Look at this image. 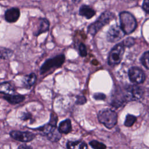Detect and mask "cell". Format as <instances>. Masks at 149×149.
I'll return each instance as SVG.
<instances>
[{
  "label": "cell",
  "instance_id": "7402d4cb",
  "mask_svg": "<svg viewBox=\"0 0 149 149\" xmlns=\"http://www.w3.org/2000/svg\"><path fill=\"white\" fill-rule=\"evenodd\" d=\"M89 144L94 149H106L107 148V147L104 144L97 140L91 141Z\"/></svg>",
  "mask_w": 149,
  "mask_h": 149
},
{
  "label": "cell",
  "instance_id": "5b68a950",
  "mask_svg": "<svg viewBox=\"0 0 149 149\" xmlns=\"http://www.w3.org/2000/svg\"><path fill=\"white\" fill-rule=\"evenodd\" d=\"M125 52V47L122 42L115 45L111 50L108 58V63L111 66L118 65L121 62Z\"/></svg>",
  "mask_w": 149,
  "mask_h": 149
},
{
  "label": "cell",
  "instance_id": "d6986e66",
  "mask_svg": "<svg viewBox=\"0 0 149 149\" xmlns=\"http://www.w3.org/2000/svg\"><path fill=\"white\" fill-rule=\"evenodd\" d=\"M13 52L10 49L3 47H0V58L9 59L12 55Z\"/></svg>",
  "mask_w": 149,
  "mask_h": 149
},
{
  "label": "cell",
  "instance_id": "f1b7e54d",
  "mask_svg": "<svg viewBox=\"0 0 149 149\" xmlns=\"http://www.w3.org/2000/svg\"><path fill=\"white\" fill-rule=\"evenodd\" d=\"M17 149H33L30 146H29L27 145H26V144H22V145H20L18 148Z\"/></svg>",
  "mask_w": 149,
  "mask_h": 149
},
{
  "label": "cell",
  "instance_id": "4316f807",
  "mask_svg": "<svg viewBox=\"0 0 149 149\" xmlns=\"http://www.w3.org/2000/svg\"><path fill=\"white\" fill-rule=\"evenodd\" d=\"M87 100L86 98L84 96H81L79 95L77 97V100L76 101V104H79V105H82L84 104L86 102Z\"/></svg>",
  "mask_w": 149,
  "mask_h": 149
},
{
  "label": "cell",
  "instance_id": "7a4b0ae2",
  "mask_svg": "<svg viewBox=\"0 0 149 149\" xmlns=\"http://www.w3.org/2000/svg\"><path fill=\"white\" fill-rule=\"evenodd\" d=\"M114 14L111 12L109 10L104 12L101 14L96 21L92 23L88 26V33L93 36H95L102 27L108 24L114 18Z\"/></svg>",
  "mask_w": 149,
  "mask_h": 149
},
{
  "label": "cell",
  "instance_id": "6da1fadb",
  "mask_svg": "<svg viewBox=\"0 0 149 149\" xmlns=\"http://www.w3.org/2000/svg\"><path fill=\"white\" fill-rule=\"evenodd\" d=\"M120 28L125 34L133 33L137 26V22L134 16L129 12L123 11L119 14Z\"/></svg>",
  "mask_w": 149,
  "mask_h": 149
},
{
  "label": "cell",
  "instance_id": "4fadbf2b",
  "mask_svg": "<svg viewBox=\"0 0 149 149\" xmlns=\"http://www.w3.org/2000/svg\"><path fill=\"white\" fill-rule=\"evenodd\" d=\"M49 22L45 18H40L39 19V27L36 31L34 33L35 36H38L40 34L47 32L49 30Z\"/></svg>",
  "mask_w": 149,
  "mask_h": 149
},
{
  "label": "cell",
  "instance_id": "484cf974",
  "mask_svg": "<svg viewBox=\"0 0 149 149\" xmlns=\"http://www.w3.org/2000/svg\"><path fill=\"white\" fill-rule=\"evenodd\" d=\"M93 97L95 100H104L106 98V95L103 93H95L93 95Z\"/></svg>",
  "mask_w": 149,
  "mask_h": 149
},
{
  "label": "cell",
  "instance_id": "ac0fdd59",
  "mask_svg": "<svg viewBox=\"0 0 149 149\" xmlns=\"http://www.w3.org/2000/svg\"><path fill=\"white\" fill-rule=\"evenodd\" d=\"M37 80V76L35 73H32L24 76L23 79V84L26 87H30L34 85Z\"/></svg>",
  "mask_w": 149,
  "mask_h": 149
},
{
  "label": "cell",
  "instance_id": "5bb4252c",
  "mask_svg": "<svg viewBox=\"0 0 149 149\" xmlns=\"http://www.w3.org/2000/svg\"><path fill=\"white\" fill-rule=\"evenodd\" d=\"M68 149H87V144L81 140L69 141L66 143Z\"/></svg>",
  "mask_w": 149,
  "mask_h": 149
},
{
  "label": "cell",
  "instance_id": "e0dca14e",
  "mask_svg": "<svg viewBox=\"0 0 149 149\" xmlns=\"http://www.w3.org/2000/svg\"><path fill=\"white\" fill-rule=\"evenodd\" d=\"M3 98L6 101H8L9 103L12 104H19L23 101L25 99L24 96L22 95H13V94L5 95Z\"/></svg>",
  "mask_w": 149,
  "mask_h": 149
},
{
  "label": "cell",
  "instance_id": "9c48e42d",
  "mask_svg": "<svg viewBox=\"0 0 149 149\" xmlns=\"http://www.w3.org/2000/svg\"><path fill=\"white\" fill-rule=\"evenodd\" d=\"M125 33L117 24L112 25L108 29L107 33V39L109 42H115L124 37Z\"/></svg>",
  "mask_w": 149,
  "mask_h": 149
},
{
  "label": "cell",
  "instance_id": "2e32d148",
  "mask_svg": "<svg viewBox=\"0 0 149 149\" xmlns=\"http://www.w3.org/2000/svg\"><path fill=\"white\" fill-rule=\"evenodd\" d=\"M15 92L13 86L8 82H3L0 84V93L7 95H12Z\"/></svg>",
  "mask_w": 149,
  "mask_h": 149
},
{
  "label": "cell",
  "instance_id": "30bf717a",
  "mask_svg": "<svg viewBox=\"0 0 149 149\" xmlns=\"http://www.w3.org/2000/svg\"><path fill=\"white\" fill-rule=\"evenodd\" d=\"M10 136L15 140L21 142H29L33 140L35 134L30 132L13 130L10 132Z\"/></svg>",
  "mask_w": 149,
  "mask_h": 149
},
{
  "label": "cell",
  "instance_id": "cb8c5ba5",
  "mask_svg": "<svg viewBox=\"0 0 149 149\" xmlns=\"http://www.w3.org/2000/svg\"><path fill=\"white\" fill-rule=\"evenodd\" d=\"M79 54L81 57H85L87 55V49L86 45L83 43H80L79 46Z\"/></svg>",
  "mask_w": 149,
  "mask_h": 149
},
{
  "label": "cell",
  "instance_id": "44dd1931",
  "mask_svg": "<svg viewBox=\"0 0 149 149\" xmlns=\"http://www.w3.org/2000/svg\"><path fill=\"white\" fill-rule=\"evenodd\" d=\"M148 57H149V52L148 51H146L142 56H141L140 61L142 65L148 70Z\"/></svg>",
  "mask_w": 149,
  "mask_h": 149
},
{
  "label": "cell",
  "instance_id": "277c9868",
  "mask_svg": "<svg viewBox=\"0 0 149 149\" xmlns=\"http://www.w3.org/2000/svg\"><path fill=\"white\" fill-rule=\"evenodd\" d=\"M123 90L127 102L140 100L144 93L143 87L136 84L128 85Z\"/></svg>",
  "mask_w": 149,
  "mask_h": 149
},
{
  "label": "cell",
  "instance_id": "ffe728a7",
  "mask_svg": "<svg viewBox=\"0 0 149 149\" xmlns=\"http://www.w3.org/2000/svg\"><path fill=\"white\" fill-rule=\"evenodd\" d=\"M136 119H137V118L135 116L133 115L128 114L126 116V119L124 122V125L126 127H130L135 123V122L136 121Z\"/></svg>",
  "mask_w": 149,
  "mask_h": 149
},
{
  "label": "cell",
  "instance_id": "83f0119b",
  "mask_svg": "<svg viewBox=\"0 0 149 149\" xmlns=\"http://www.w3.org/2000/svg\"><path fill=\"white\" fill-rule=\"evenodd\" d=\"M142 8L147 13H149V2L148 0H146L143 2Z\"/></svg>",
  "mask_w": 149,
  "mask_h": 149
},
{
  "label": "cell",
  "instance_id": "3957f363",
  "mask_svg": "<svg viewBox=\"0 0 149 149\" xmlns=\"http://www.w3.org/2000/svg\"><path fill=\"white\" fill-rule=\"evenodd\" d=\"M99 122L108 129L113 128L117 123V113L111 109L100 110L97 115Z\"/></svg>",
  "mask_w": 149,
  "mask_h": 149
},
{
  "label": "cell",
  "instance_id": "8992f818",
  "mask_svg": "<svg viewBox=\"0 0 149 149\" xmlns=\"http://www.w3.org/2000/svg\"><path fill=\"white\" fill-rule=\"evenodd\" d=\"M37 130L52 142H57L61 138V133L59 132L56 126L52 125L49 123L37 129Z\"/></svg>",
  "mask_w": 149,
  "mask_h": 149
},
{
  "label": "cell",
  "instance_id": "ba28073f",
  "mask_svg": "<svg viewBox=\"0 0 149 149\" xmlns=\"http://www.w3.org/2000/svg\"><path fill=\"white\" fill-rule=\"evenodd\" d=\"M128 76L131 82L135 84H141L146 79V74L143 70L136 66L131 67L128 71Z\"/></svg>",
  "mask_w": 149,
  "mask_h": 149
},
{
  "label": "cell",
  "instance_id": "603a6c76",
  "mask_svg": "<svg viewBox=\"0 0 149 149\" xmlns=\"http://www.w3.org/2000/svg\"><path fill=\"white\" fill-rule=\"evenodd\" d=\"M122 43L124 47H131L135 44V39L133 37H127L125 39Z\"/></svg>",
  "mask_w": 149,
  "mask_h": 149
},
{
  "label": "cell",
  "instance_id": "8fae6325",
  "mask_svg": "<svg viewBox=\"0 0 149 149\" xmlns=\"http://www.w3.org/2000/svg\"><path fill=\"white\" fill-rule=\"evenodd\" d=\"M20 17V10L17 8H12L8 9L5 13V19L9 23L16 22Z\"/></svg>",
  "mask_w": 149,
  "mask_h": 149
},
{
  "label": "cell",
  "instance_id": "52a82bcc",
  "mask_svg": "<svg viewBox=\"0 0 149 149\" xmlns=\"http://www.w3.org/2000/svg\"><path fill=\"white\" fill-rule=\"evenodd\" d=\"M65 61V56L63 54L59 55L46 60L40 68V73L42 74L46 73L52 68L61 67L64 63Z\"/></svg>",
  "mask_w": 149,
  "mask_h": 149
},
{
  "label": "cell",
  "instance_id": "7c38bea8",
  "mask_svg": "<svg viewBox=\"0 0 149 149\" xmlns=\"http://www.w3.org/2000/svg\"><path fill=\"white\" fill-rule=\"evenodd\" d=\"M79 13V15L85 17L87 19H90L95 15V11L90 6L84 4L80 7Z\"/></svg>",
  "mask_w": 149,
  "mask_h": 149
},
{
  "label": "cell",
  "instance_id": "d4e9b609",
  "mask_svg": "<svg viewBox=\"0 0 149 149\" xmlns=\"http://www.w3.org/2000/svg\"><path fill=\"white\" fill-rule=\"evenodd\" d=\"M58 121V118L56 114L54 113H51V117H50V120L49 121V123H50L52 125L54 126H56V123Z\"/></svg>",
  "mask_w": 149,
  "mask_h": 149
},
{
  "label": "cell",
  "instance_id": "9a60e30c",
  "mask_svg": "<svg viewBox=\"0 0 149 149\" xmlns=\"http://www.w3.org/2000/svg\"><path fill=\"white\" fill-rule=\"evenodd\" d=\"M58 130L61 133L68 134L72 130V124L70 119H67L62 121L58 127Z\"/></svg>",
  "mask_w": 149,
  "mask_h": 149
}]
</instances>
